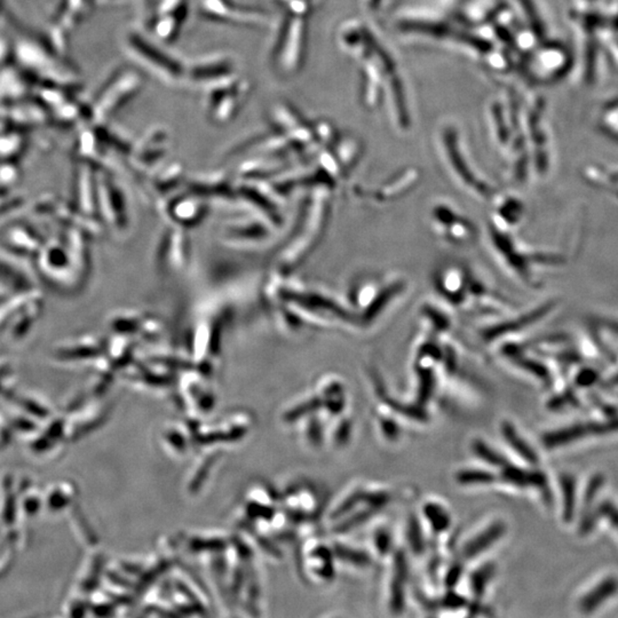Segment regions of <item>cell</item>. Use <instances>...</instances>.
I'll use <instances>...</instances> for the list:
<instances>
[{
    "label": "cell",
    "mask_w": 618,
    "mask_h": 618,
    "mask_svg": "<svg viewBox=\"0 0 618 618\" xmlns=\"http://www.w3.org/2000/svg\"><path fill=\"white\" fill-rule=\"evenodd\" d=\"M337 40L356 66L358 97L364 109L385 115L399 132L411 130L413 111L408 83L391 49L358 18L344 21Z\"/></svg>",
    "instance_id": "cell-1"
},
{
    "label": "cell",
    "mask_w": 618,
    "mask_h": 618,
    "mask_svg": "<svg viewBox=\"0 0 618 618\" xmlns=\"http://www.w3.org/2000/svg\"><path fill=\"white\" fill-rule=\"evenodd\" d=\"M317 0H289L286 23H284L283 64L286 73H297L306 55L309 21Z\"/></svg>",
    "instance_id": "cell-2"
},
{
    "label": "cell",
    "mask_w": 618,
    "mask_h": 618,
    "mask_svg": "<svg viewBox=\"0 0 618 618\" xmlns=\"http://www.w3.org/2000/svg\"><path fill=\"white\" fill-rule=\"evenodd\" d=\"M615 432H618V418L614 417L610 420L585 423V424H577L569 428L553 430L551 433L544 435L543 444L547 449L558 448L590 435H602V434L615 433Z\"/></svg>",
    "instance_id": "cell-3"
},
{
    "label": "cell",
    "mask_w": 618,
    "mask_h": 618,
    "mask_svg": "<svg viewBox=\"0 0 618 618\" xmlns=\"http://www.w3.org/2000/svg\"><path fill=\"white\" fill-rule=\"evenodd\" d=\"M618 582L614 577H610L597 585L591 592H588L579 603V610L584 614H590L602 605L608 598L617 592Z\"/></svg>",
    "instance_id": "cell-4"
},
{
    "label": "cell",
    "mask_w": 618,
    "mask_h": 618,
    "mask_svg": "<svg viewBox=\"0 0 618 618\" xmlns=\"http://www.w3.org/2000/svg\"><path fill=\"white\" fill-rule=\"evenodd\" d=\"M503 434L505 440L509 443V446L512 447L515 452L523 458L524 461H529L531 464L538 463V456H537L536 452H533V448L528 446V443L519 435L512 424L505 423L503 425Z\"/></svg>",
    "instance_id": "cell-5"
},
{
    "label": "cell",
    "mask_w": 618,
    "mask_h": 618,
    "mask_svg": "<svg viewBox=\"0 0 618 618\" xmlns=\"http://www.w3.org/2000/svg\"><path fill=\"white\" fill-rule=\"evenodd\" d=\"M560 487L564 498V509L562 518L564 521L571 522L575 515L576 507V481L570 474H564L560 478Z\"/></svg>",
    "instance_id": "cell-6"
},
{
    "label": "cell",
    "mask_w": 618,
    "mask_h": 618,
    "mask_svg": "<svg viewBox=\"0 0 618 618\" xmlns=\"http://www.w3.org/2000/svg\"><path fill=\"white\" fill-rule=\"evenodd\" d=\"M504 531H505V527H504V524L500 523V522L499 523L491 526L489 529H487L485 533H482L481 536L475 538V540L471 543L470 545L467 546V557H468V558L472 557L473 558V557H475V555H478V553H480V552L489 547L492 543L496 542V540L503 535Z\"/></svg>",
    "instance_id": "cell-7"
},
{
    "label": "cell",
    "mask_w": 618,
    "mask_h": 618,
    "mask_svg": "<svg viewBox=\"0 0 618 618\" xmlns=\"http://www.w3.org/2000/svg\"><path fill=\"white\" fill-rule=\"evenodd\" d=\"M603 483H605V478H603L602 474L594 475L588 482L584 494V509L588 512L586 514H588V511L591 509L590 507H592V505H593L594 498H595L598 492L600 490Z\"/></svg>",
    "instance_id": "cell-8"
},
{
    "label": "cell",
    "mask_w": 618,
    "mask_h": 618,
    "mask_svg": "<svg viewBox=\"0 0 618 618\" xmlns=\"http://www.w3.org/2000/svg\"><path fill=\"white\" fill-rule=\"evenodd\" d=\"M476 452H478V455L480 457L483 458L489 464H492L495 466L503 467L505 464L509 463L505 458L498 455L497 452H495L494 450H491L488 447L485 446V443H478L476 444Z\"/></svg>",
    "instance_id": "cell-9"
},
{
    "label": "cell",
    "mask_w": 618,
    "mask_h": 618,
    "mask_svg": "<svg viewBox=\"0 0 618 618\" xmlns=\"http://www.w3.org/2000/svg\"><path fill=\"white\" fill-rule=\"evenodd\" d=\"M461 483H489L494 481V475L490 473L474 471L472 473H461L459 476Z\"/></svg>",
    "instance_id": "cell-10"
},
{
    "label": "cell",
    "mask_w": 618,
    "mask_h": 618,
    "mask_svg": "<svg viewBox=\"0 0 618 618\" xmlns=\"http://www.w3.org/2000/svg\"><path fill=\"white\" fill-rule=\"evenodd\" d=\"M599 375L593 369H584L576 377V384L579 387H590L597 382Z\"/></svg>",
    "instance_id": "cell-11"
},
{
    "label": "cell",
    "mask_w": 618,
    "mask_h": 618,
    "mask_svg": "<svg viewBox=\"0 0 618 618\" xmlns=\"http://www.w3.org/2000/svg\"><path fill=\"white\" fill-rule=\"evenodd\" d=\"M599 512L603 516H606L612 522V526L618 531V509L614 504L610 503V502L603 503L600 507V509H599Z\"/></svg>",
    "instance_id": "cell-12"
},
{
    "label": "cell",
    "mask_w": 618,
    "mask_h": 618,
    "mask_svg": "<svg viewBox=\"0 0 618 618\" xmlns=\"http://www.w3.org/2000/svg\"><path fill=\"white\" fill-rule=\"evenodd\" d=\"M491 574H492V566H485L483 569L480 570L479 573L476 574L475 576V582H474V588H475V591L483 592V588H485V583L488 581L489 577H490Z\"/></svg>",
    "instance_id": "cell-13"
}]
</instances>
